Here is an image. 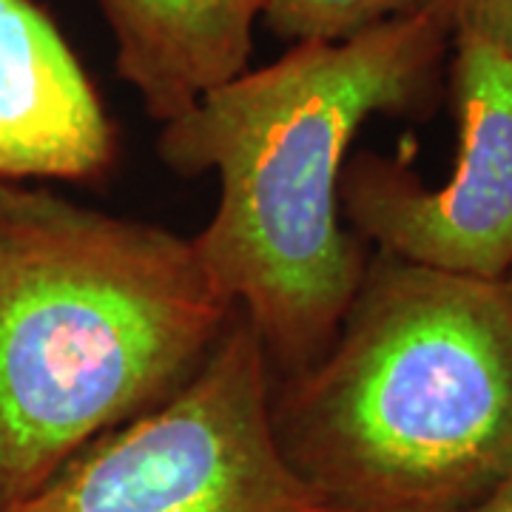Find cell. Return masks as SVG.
I'll return each instance as SVG.
<instances>
[{
  "mask_svg": "<svg viewBox=\"0 0 512 512\" xmlns=\"http://www.w3.org/2000/svg\"><path fill=\"white\" fill-rule=\"evenodd\" d=\"M117 128L83 63L35 0H0V183H94Z\"/></svg>",
  "mask_w": 512,
  "mask_h": 512,
  "instance_id": "obj_6",
  "label": "cell"
},
{
  "mask_svg": "<svg viewBox=\"0 0 512 512\" xmlns=\"http://www.w3.org/2000/svg\"><path fill=\"white\" fill-rule=\"evenodd\" d=\"M447 20L453 37H478L512 57V0H419Z\"/></svg>",
  "mask_w": 512,
  "mask_h": 512,
  "instance_id": "obj_9",
  "label": "cell"
},
{
  "mask_svg": "<svg viewBox=\"0 0 512 512\" xmlns=\"http://www.w3.org/2000/svg\"><path fill=\"white\" fill-rule=\"evenodd\" d=\"M419 0H259V23L279 40H345L416 9Z\"/></svg>",
  "mask_w": 512,
  "mask_h": 512,
  "instance_id": "obj_8",
  "label": "cell"
},
{
  "mask_svg": "<svg viewBox=\"0 0 512 512\" xmlns=\"http://www.w3.org/2000/svg\"><path fill=\"white\" fill-rule=\"evenodd\" d=\"M271 424L330 512H473L512 478L507 285L370 251L325 353L274 379Z\"/></svg>",
  "mask_w": 512,
  "mask_h": 512,
  "instance_id": "obj_3",
  "label": "cell"
},
{
  "mask_svg": "<svg viewBox=\"0 0 512 512\" xmlns=\"http://www.w3.org/2000/svg\"><path fill=\"white\" fill-rule=\"evenodd\" d=\"M234 313L191 237L0 183V512L168 402Z\"/></svg>",
  "mask_w": 512,
  "mask_h": 512,
  "instance_id": "obj_2",
  "label": "cell"
},
{
  "mask_svg": "<svg viewBox=\"0 0 512 512\" xmlns=\"http://www.w3.org/2000/svg\"><path fill=\"white\" fill-rule=\"evenodd\" d=\"M450 46L447 20L419 3L345 40L293 43L160 126L165 168L220 177L217 211L191 239L274 379L325 353L365 276L370 248L339 208L356 134L379 114L430 111Z\"/></svg>",
  "mask_w": 512,
  "mask_h": 512,
  "instance_id": "obj_1",
  "label": "cell"
},
{
  "mask_svg": "<svg viewBox=\"0 0 512 512\" xmlns=\"http://www.w3.org/2000/svg\"><path fill=\"white\" fill-rule=\"evenodd\" d=\"M444 89L456 117L450 177L433 188L399 157L362 151L342 174V220L373 254L504 282L512 268V57L478 37H453Z\"/></svg>",
  "mask_w": 512,
  "mask_h": 512,
  "instance_id": "obj_5",
  "label": "cell"
},
{
  "mask_svg": "<svg viewBox=\"0 0 512 512\" xmlns=\"http://www.w3.org/2000/svg\"><path fill=\"white\" fill-rule=\"evenodd\" d=\"M473 512H512V478L504 481L484 504H478Z\"/></svg>",
  "mask_w": 512,
  "mask_h": 512,
  "instance_id": "obj_10",
  "label": "cell"
},
{
  "mask_svg": "<svg viewBox=\"0 0 512 512\" xmlns=\"http://www.w3.org/2000/svg\"><path fill=\"white\" fill-rule=\"evenodd\" d=\"M114 72L160 126L251 66L259 0H97Z\"/></svg>",
  "mask_w": 512,
  "mask_h": 512,
  "instance_id": "obj_7",
  "label": "cell"
},
{
  "mask_svg": "<svg viewBox=\"0 0 512 512\" xmlns=\"http://www.w3.org/2000/svg\"><path fill=\"white\" fill-rule=\"evenodd\" d=\"M504 285H507V291H510V296H512V268H510V274L504 276Z\"/></svg>",
  "mask_w": 512,
  "mask_h": 512,
  "instance_id": "obj_11",
  "label": "cell"
},
{
  "mask_svg": "<svg viewBox=\"0 0 512 512\" xmlns=\"http://www.w3.org/2000/svg\"><path fill=\"white\" fill-rule=\"evenodd\" d=\"M274 373L234 313L168 402L109 430L3 512H330L282 458Z\"/></svg>",
  "mask_w": 512,
  "mask_h": 512,
  "instance_id": "obj_4",
  "label": "cell"
}]
</instances>
